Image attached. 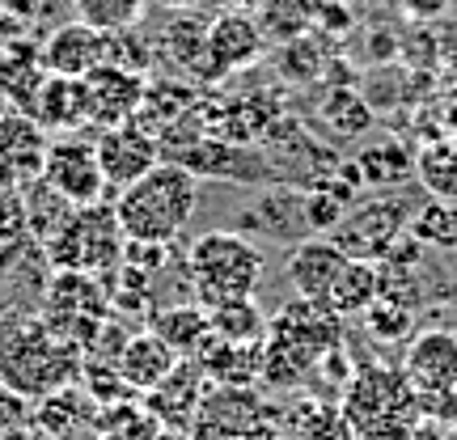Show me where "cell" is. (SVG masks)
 Returning a JSON list of instances; mask_svg holds the SVG:
<instances>
[{
    "mask_svg": "<svg viewBox=\"0 0 457 440\" xmlns=\"http://www.w3.org/2000/svg\"><path fill=\"white\" fill-rule=\"evenodd\" d=\"M114 220L128 242L170 245L187 233L199 208V178L174 162H157L145 178H136L114 195Z\"/></svg>",
    "mask_w": 457,
    "mask_h": 440,
    "instance_id": "2",
    "label": "cell"
},
{
    "mask_svg": "<svg viewBox=\"0 0 457 440\" xmlns=\"http://www.w3.org/2000/svg\"><path fill=\"white\" fill-rule=\"evenodd\" d=\"M356 170H360V182H364L369 191H386V187H394V182H403L415 174V157H411L407 145H398V140H373V145L360 148Z\"/></svg>",
    "mask_w": 457,
    "mask_h": 440,
    "instance_id": "22",
    "label": "cell"
},
{
    "mask_svg": "<svg viewBox=\"0 0 457 440\" xmlns=\"http://www.w3.org/2000/svg\"><path fill=\"white\" fill-rule=\"evenodd\" d=\"M94 440H136V436H128V432H94Z\"/></svg>",
    "mask_w": 457,
    "mask_h": 440,
    "instance_id": "41",
    "label": "cell"
},
{
    "mask_svg": "<svg viewBox=\"0 0 457 440\" xmlns=\"http://www.w3.org/2000/svg\"><path fill=\"white\" fill-rule=\"evenodd\" d=\"M347 262L352 259L335 242L313 237V242H296V250L284 262V276H288V284H293V293L301 301H313V305L327 310V301L335 293V284L343 279V271H347Z\"/></svg>",
    "mask_w": 457,
    "mask_h": 440,
    "instance_id": "15",
    "label": "cell"
},
{
    "mask_svg": "<svg viewBox=\"0 0 457 440\" xmlns=\"http://www.w3.org/2000/svg\"><path fill=\"white\" fill-rule=\"evenodd\" d=\"M301 216H305V228H310V233H330V228L347 216V203H343L335 191L318 187V191H310V195L301 199Z\"/></svg>",
    "mask_w": 457,
    "mask_h": 440,
    "instance_id": "35",
    "label": "cell"
},
{
    "mask_svg": "<svg viewBox=\"0 0 457 440\" xmlns=\"http://www.w3.org/2000/svg\"><path fill=\"white\" fill-rule=\"evenodd\" d=\"M407 220L411 216L394 199H364L356 208H347V216L330 228V242L339 245L347 259L381 262L390 254L394 237L407 228Z\"/></svg>",
    "mask_w": 457,
    "mask_h": 440,
    "instance_id": "7",
    "label": "cell"
},
{
    "mask_svg": "<svg viewBox=\"0 0 457 440\" xmlns=\"http://www.w3.org/2000/svg\"><path fill=\"white\" fill-rule=\"evenodd\" d=\"M81 347L60 339L43 313H4L0 318V381H9L26 398H43L72 386L81 373Z\"/></svg>",
    "mask_w": 457,
    "mask_h": 440,
    "instance_id": "1",
    "label": "cell"
},
{
    "mask_svg": "<svg viewBox=\"0 0 457 440\" xmlns=\"http://www.w3.org/2000/svg\"><path fill=\"white\" fill-rule=\"evenodd\" d=\"M94 153H98L102 178H106V187H111L114 195H119L123 187H131L136 178H145L148 170L162 162V145H157V136L140 131L136 123L94 131Z\"/></svg>",
    "mask_w": 457,
    "mask_h": 440,
    "instance_id": "12",
    "label": "cell"
},
{
    "mask_svg": "<svg viewBox=\"0 0 457 440\" xmlns=\"http://www.w3.org/2000/svg\"><path fill=\"white\" fill-rule=\"evenodd\" d=\"M21 208H26V225H30L34 233V242H43L47 245L60 228L77 216V203H68L55 187H47L43 178H34L26 182V199H21Z\"/></svg>",
    "mask_w": 457,
    "mask_h": 440,
    "instance_id": "23",
    "label": "cell"
},
{
    "mask_svg": "<svg viewBox=\"0 0 457 440\" xmlns=\"http://www.w3.org/2000/svg\"><path fill=\"white\" fill-rule=\"evenodd\" d=\"M145 9H148V0H72L77 21L89 26V30H102V34L136 30Z\"/></svg>",
    "mask_w": 457,
    "mask_h": 440,
    "instance_id": "27",
    "label": "cell"
},
{
    "mask_svg": "<svg viewBox=\"0 0 457 440\" xmlns=\"http://www.w3.org/2000/svg\"><path fill=\"white\" fill-rule=\"evenodd\" d=\"M364 318V330L373 335L377 343H398V339H407L411 327H415V310H403V305H394V301H381L377 296L369 310L360 313Z\"/></svg>",
    "mask_w": 457,
    "mask_h": 440,
    "instance_id": "32",
    "label": "cell"
},
{
    "mask_svg": "<svg viewBox=\"0 0 457 440\" xmlns=\"http://www.w3.org/2000/svg\"><path fill=\"white\" fill-rule=\"evenodd\" d=\"M233 9H250V4H262V0H228Z\"/></svg>",
    "mask_w": 457,
    "mask_h": 440,
    "instance_id": "43",
    "label": "cell"
},
{
    "mask_svg": "<svg viewBox=\"0 0 457 440\" xmlns=\"http://www.w3.org/2000/svg\"><path fill=\"white\" fill-rule=\"evenodd\" d=\"M208 327H212L216 339H225V343H262L267 318L259 313L254 301H233V305L208 310Z\"/></svg>",
    "mask_w": 457,
    "mask_h": 440,
    "instance_id": "29",
    "label": "cell"
},
{
    "mask_svg": "<svg viewBox=\"0 0 457 440\" xmlns=\"http://www.w3.org/2000/svg\"><path fill=\"white\" fill-rule=\"evenodd\" d=\"M85 102H89V131L123 128L136 119L140 102H145V72H131L119 64H102L81 77Z\"/></svg>",
    "mask_w": 457,
    "mask_h": 440,
    "instance_id": "10",
    "label": "cell"
},
{
    "mask_svg": "<svg viewBox=\"0 0 457 440\" xmlns=\"http://www.w3.org/2000/svg\"><path fill=\"white\" fill-rule=\"evenodd\" d=\"M162 4H170V9H191V4H199V0H162Z\"/></svg>",
    "mask_w": 457,
    "mask_h": 440,
    "instance_id": "42",
    "label": "cell"
},
{
    "mask_svg": "<svg viewBox=\"0 0 457 440\" xmlns=\"http://www.w3.org/2000/svg\"><path fill=\"white\" fill-rule=\"evenodd\" d=\"M162 162L182 165L195 178H233V182L267 178V165L254 162L237 145L220 140V136H191L187 145H162Z\"/></svg>",
    "mask_w": 457,
    "mask_h": 440,
    "instance_id": "11",
    "label": "cell"
},
{
    "mask_svg": "<svg viewBox=\"0 0 457 440\" xmlns=\"http://www.w3.org/2000/svg\"><path fill=\"white\" fill-rule=\"evenodd\" d=\"M453 330H457V322H453Z\"/></svg>",
    "mask_w": 457,
    "mask_h": 440,
    "instance_id": "45",
    "label": "cell"
},
{
    "mask_svg": "<svg viewBox=\"0 0 457 440\" xmlns=\"http://www.w3.org/2000/svg\"><path fill=\"white\" fill-rule=\"evenodd\" d=\"M343 415L360 440H411L424 419L420 394L403 369H356L343 394Z\"/></svg>",
    "mask_w": 457,
    "mask_h": 440,
    "instance_id": "5",
    "label": "cell"
},
{
    "mask_svg": "<svg viewBox=\"0 0 457 440\" xmlns=\"http://www.w3.org/2000/svg\"><path fill=\"white\" fill-rule=\"evenodd\" d=\"M453 407H457V394H453Z\"/></svg>",
    "mask_w": 457,
    "mask_h": 440,
    "instance_id": "44",
    "label": "cell"
},
{
    "mask_svg": "<svg viewBox=\"0 0 457 440\" xmlns=\"http://www.w3.org/2000/svg\"><path fill=\"white\" fill-rule=\"evenodd\" d=\"M43 182L55 187L68 203L77 208H94L106 199V178H102L98 153H94V140H81V136H60L47 145V162H43Z\"/></svg>",
    "mask_w": 457,
    "mask_h": 440,
    "instance_id": "8",
    "label": "cell"
},
{
    "mask_svg": "<svg viewBox=\"0 0 457 440\" xmlns=\"http://www.w3.org/2000/svg\"><path fill=\"white\" fill-rule=\"evenodd\" d=\"M170 60L187 72H195L204 81H212V68H208V26L195 21V17H179L174 26H170Z\"/></svg>",
    "mask_w": 457,
    "mask_h": 440,
    "instance_id": "28",
    "label": "cell"
},
{
    "mask_svg": "<svg viewBox=\"0 0 457 440\" xmlns=\"http://www.w3.org/2000/svg\"><path fill=\"white\" fill-rule=\"evenodd\" d=\"M339 313L322 310L313 301H288L276 318H267L262 335V381L271 386H293L310 373L318 360L330 356V347H339Z\"/></svg>",
    "mask_w": 457,
    "mask_h": 440,
    "instance_id": "4",
    "label": "cell"
},
{
    "mask_svg": "<svg viewBox=\"0 0 457 440\" xmlns=\"http://www.w3.org/2000/svg\"><path fill=\"white\" fill-rule=\"evenodd\" d=\"M301 440H360L347 424L343 407H313L301 419Z\"/></svg>",
    "mask_w": 457,
    "mask_h": 440,
    "instance_id": "36",
    "label": "cell"
},
{
    "mask_svg": "<svg viewBox=\"0 0 457 440\" xmlns=\"http://www.w3.org/2000/svg\"><path fill=\"white\" fill-rule=\"evenodd\" d=\"M114 364H119V377H123L128 390L148 394V390H157L165 377L179 369L182 356L162 339V335H157V330H136Z\"/></svg>",
    "mask_w": 457,
    "mask_h": 440,
    "instance_id": "17",
    "label": "cell"
},
{
    "mask_svg": "<svg viewBox=\"0 0 457 440\" xmlns=\"http://www.w3.org/2000/svg\"><path fill=\"white\" fill-rule=\"evenodd\" d=\"M267 55V34H262L259 17H250L245 9H228V13L208 21V68L212 81L228 77V72H245Z\"/></svg>",
    "mask_w": 457,
    "mask_h": 440,
    "instance_id": "13",
    "label": "cell"
},
{
    "mask_svg": "<svg viewBox=\"0 0 457 440\" xmlns=\"http://www.w3.org/2000/svg\"><path fill=\"white\" fill-rule=\"evenodd\" d=\"M407 228L424 245H436V250H457V203L432 199V203H424L420 212L411 216Z\"/></svg>",
    "mask_w": 457,
    "mask_h": 440,
    "instance_id": "30",
    "label": "cell"
},
{
    "mask_svg": "<svg viewBox=\"0 0 457 440\" xmlns=\"http://www.w3.org/2000/svg\"><path fill=\"white\" fill-rule=\"evenodd\" d=\"M123 228L114 220L111 203H94V208H77L55 237L47 242V259L55 271H81V276H98V271H119L123 262Z\"/></svg>",
    "mask_w": 457,
    "mask_h": 440,
    "instance_id": "6",
    "label": "cell"
},
{
    "mask_svg": "<svg viewBox=\"0 0 457 440\" xmlns=\"http://www.w3.org/2000/svg\"><path fill=\"white\" fill-rule=\"evenodd\" d=\"M403 373L420 398H453L457 394V330L424 327L403 352Z\"/></svg>",
    "mask_w": 457,
    "mask_h": 440,
    "instance_id": "9",
    "label": "cell"
},
{
    "mask_svg": "<svg viewBox=\"0 0 457 440\" xmlns=\"http://www.w3.org/2000/svg\"><path fill=\"white\" fill-rule=\"evenodd\" d=\"M140 440H191V436H187L182 428H165V424H153V428H148V432H145V436H140Z\"/></svg>",
    "mask_w": 457,
    "mask_h": 440,
    "instance_id": "38",
    "label": "cell"
},
{
    "mask_svg": "<svg viewBox=\"0 0 457 440\" xmlns=\"http://www.w3.org/2000/svg\"><path fill=\"white\" fill-rule=\"evenodd\" d=\"M111 64V34L89 30L81 21L51 30V38L43 43V68L51 77H68V81H81L85 72Z\"/></svg>",
    "mask_w": 457,
    "mask_h": 440,
    "instance_id": "16",
    "label": "cell"
},
{
    "mask_svg": "<svg viewBox=\"0 0 457 440\" xmlns=\"http://www.w3.org/2000/svg\"><path fill=\"white\" fill-rule=\"evenodd\" d=\"M47 136L26 111L0 114V187L13 191L26 182L43 178V162H47Z\"/></svg>",
    "mask_w": 457,
    "mask_h": 440,
    "instance_id": "14",
    "label": "cell"
},
{
    "mask_svg": "<svg viewBox=\"0 0 457 440\" xmlns=\"http://www.w3.org/2000/svg\"><path fill=\"white\" fill-rule=\"evenodd\" d=\"M30 411H34V403L26 398V394L13 390L9 381H0V436L13 432V428L30 424Z\"/></svg>",
    "mask_w": 457,
    "mask_h": 440,
    "instance_id": "37",
    "label": "cell"
},
{
    "mask_svg": "<svg viewBox=\"0 0 457 440\" xmlns=\"http://www.w3.org/2000/svg\"><path fill=\"white\" fill-rule=\"evenodd\" d=\"M43 131H89V102L85 85L68 77H47L34 106L26 111Z\"/></svg>",
    "mask_w": 457,
    "mask_h": 440,
    "instance_id": "18",
    "label": "cell"
},
{
    "mask_svg": "<svg viewBox=\"0 0 457 440\" xmlns=\"http://www.w3.org/2000/svg\"><path fill=\"white\" fill-rule=\"evenodd\" d=\"M0 440H47V436H43V432H38L34 424H26V428H13V432H4Z\"/></svg>",
    "mask_w": 457,
    "mask_h": 440,
    "instance_id": "40",
    "label": "cell"
},
{
    "mask_svg": "<svg viewBox=\"0 0 457 440\" xmlns=\"http://www.w3.org/2000/svg\"><path fill=\"white\" fill-rule=\"evenodd\" d=\"M415 178L432 199L457 203V140H436L415 157Z\"/></svg>",
    "mask_w": 457,
    "mask_h": 440,
    "instance_id": "25",
    "label": "cell"
},
{
    "mask_svg": "<svg viewBox=\"0 0 457 440\" xmlns=\"http://www.w3.org/2000/svg\"><path fill=\"white\" fill-rule=\"evenodd\" d=\"M30 424L38 428L47 440H72L85 424H94V407H89V403H85L72 386H64V390L34 398Z\"/></svg>",
    "mask_w": 457,
    "mask_h": 440,
    "instance_id": "20",
    "label": "cell"
},
{
    "mask_svg": "<svg viewBox=\"0 0 457 440\" xmlns=\"http://www.w3.org/2000/svg\"><path fill=\"white\" fill-rule=\"evenodd\" d=\"M259 26H262V34H271L279 43H293V38H301L305 26H310V9L296 4V0H262Z\"/></svg>",
    "mask_w": 457,
    "mask_h": 440,
    "instance_id": "31",
    "label": "cell"
},
{
    "mask_svg": "<svg viewBox=\"0 0 457 440\" xmlns=\"http://www.w3.org/2000/svg\"><path fill=\"white\" fill-rule=\"evenodd\" d=\"M4 9L17 17H34L38 13V0H4Z\"/></svg>",
    "mask_w": 457,
    "mask_h": 440,
    "instance_id": "39",
    "label": "cell"
},
{
    "mask_svg": "<svg viewBox=\"0 0 457 440\" xmlns=\"http://www.w3.org/2000/svg\"><path fill=\"white\" fill-rule=\"evenodd\" d=\"M262 250L245 242L237 228H208L187 245V276L195 284V301L204 310H220L233 301H254L262 284Z\"/></svg>",
    "mask_w": 457,
    "mask_h": 440,
    "instance_id": "3",
    "label": "cell"
},
{
    "mask_svg": "<svg viewBox=\"0 0 457 440\" xmlns=\"http://www.w3.org/2000/svg\"><path fill=\"white\" fill-rule=\"evenodd\" d=\"M30 242L34 233L26 225V208L17 199H0V267H13Z\"/></svg>",
    "mask_w": 457,
    "mask_h": 440,
    "instance_id": "34",
    "label": "cell"
},
{
    "mask_svg": "<svg viewBox=\"0 0 457 440\" xmlns=\"http://www.w3.org/2000/svg\"><path fill=\"white\" fill-rule=\"evenodd\" d=\"M199 373H204V369H191V364L182 360L157 390L145 394V411L153 419H162L165 428L191 424L195 411H199Z\"/></svg>",
    "mask_w": 457,
    "mask_h": 440,
    "instance_id": "19",
    "label": "cell"
},
{
    "mask_svg": "<svg viewBox=\"0 0 457 440\" xmlns=\"http://www.w3.org/2000/svg\"><path fill=\"white\" fill-rule=\"evenodd\" d=\"M153 330H157L179 356L199 352V343L212 335V327H208V310H204V305H170V310H162L157 318H153Z\"/></svg>",
    "mask_w": 457,
    "mask_h": 440,
    "instance_id": "24",
    "label": "cell"
},
{
    "mask_svg": "<svg viewBox=\"0 0 457 440\" xmlns=\"http://www.w3.org/2000/svg\"><path fill=\"white\" fill-rule=\"evenodd\" d=\"M373 301H377V262L352 259L347 271H343V279L335 284V293H330L327 310L339 313V318H356V313H364Z\"/></svg>",
    "mask_w": 457,
    "mask_h": 440,
    "instance_id": "26",
    "label": "cell"
},
{
    "mask_svg": "<svg viewBox=\"0 0 457 440\" xmlns=\"http://www.w3.org/2000/svg\"><path fill=\"white\" fill-rule=\"evenodd\" d=\"M322 114H327L330 131H339V136H364L369 123H373V111L352 89H335L327 98V106H322Z\"/></svg>",
    "mask_w": 457,
    "mask_h": 440,
    "instance_id": "33",
    "label": "cell"
},
{
    "mask_svg": "<svg viewBox=\"0 0 457 440\" xmlns=\"http://www.w3.org/2000/svg\"><path fill=\"white\" fill-rule=\"evenodd\" d=\"M51 72L43 68V51H34L30 43H17L13 51H4L0 55V94L21 106V111H30L34 98H38V89L47 81Z\"/></svg>",
    "mask_w": 457,
    "mask_h": 440,
    "instance_id": "21",
    "label": "cell"
}]
</instances>
